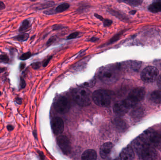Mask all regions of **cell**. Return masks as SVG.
<instances>
[{
	"instance_id": "6da1fadb",
	"label": "cell",
	"mask_w": 161,
	"mask_h": 160,
	"mask_svg": "<svg viewBox=\"0 0 161 160\" xmlns=\"http://www.w3.org/2000/svg\"><path fill=\"white\" fill-rule=\"evenodd\" d=\"M73 97L75 102L82 107L90 105L92 100L91 92L83 87L74 89L73 92Z\"/></svg>"
},
{
	"instance_id": "7a4b0ae2",
	"label": "cell",
	"mask_w": 161,
	"mask_h": 160,
	"mask_svg": "<svg viewBox=\"0 0 161 160\" xmlns=\"http://www.w3.org/2000/svg\"><path fill=\"white\" fill-rule=\"evenodd\" d=\"M99 78L103 82L108 84L114 83L118 78V71L114 66L104 67L99 72Z\"/></svg>"
},
{
	"instance_id": "3957f363",
	"label": "cell",
	"mask_w": 161,
	"mask_h": 160,
	"mask_svg": "<svg viewBox=\"0 0 161 160\" xmlns=\"http://www.w3.org/2000/svg\"><path fill=\"white\" fill-rule=\"evenodd\" d=\"M112 93L106 90H99L92 93V100L98 106L107 107L110 104L112 99Z\"/></svg>"
},
{
	"instance_id": "277c9868",
	"label": "cell",
	"mask_w": 161,
	"mask_h": 160,
	"mask_svg": "<svg viewBox=\"0 0 161 160\" xmlns=\"http://www.w3.org/2000/svg\"><path fill=\"white\" fill-rule=\"evenodd\" d=\"M146 96V90L144 88L138 87L135 88L129 92L125 101L129 108H133L137 104L142 101Z\"/></svg>"
},
{
	"instance_id": "5b68a950",
	"label": "cell",
	"mask_w": 161,
	"mask_h": 160,
	"mask_svg": "<svg viewBox=\"0 0 161 160\" xmlns=\"http://www.w3.org/2000/svg\"><path fill=\"white\" fill-rule=\"evenodd\" d=\"M136 153L139 158L142 160H154L157 157V151L154 146L150 145H144Z\"/></svg>"
},
{
	"instance_id": "8992f818",
	"label": "cell",
	"mask_w": 161,
	"mask_h": 160,
	"mask_svg": "<svg viewBox=\"0 0 161 160\" xmlns=\"http://www.w3.org/2000/svg\"><path fill=\"white\" fill-rule=\"evenodd\" d=\"M159 71L154 66H148L146 67L142 72L141 78L144 82L152 83L157 80Z\"/></svg>"
},
{
	"instance_id": "52a82bcc",
	"label": "cell",
	"mask_w": 161,
	"mask_h": 160,
	"mask_svg": "<svg viewBox=\"0 0 161 160\" xmlns=\"http://www.w3.org/2000/svg\"><path fill=\"white\" fill-rule=\"evenodd\" d=\"M54 108L58 113L65 114L68 112L70 109V102L66 97H60L55 102Z\"/></svg>"
},
{
	"instance_id": "ba28073f",
	"label": "cell",
	"mask_w": 161,
	"mask_h": 160,
	"mask_svg": "<svg viewBox=\"0 0 161 160\" xmlns=\"http://www.w3.org/2000/svg\"><path fill=\"white\" fill-rule=\"evenodd\" d=\"M57 143L64 154L67 155L71 153V144L66 136L62 135L58 137L57 138Z\"/></svg>"
},
{
	"instance_id": "9c48e42d",
	"label": "cell",
	"mask_w": 161,
	"mask_h": 160,
	"mask_svg": "<svg viewBox=\"0 0 161 160\" xmlns=\"http://www.w3.org/2000/svg\"><path fill=\"white\" fill-rule=\"evenodd\" d=\"M51 126L53 133L56 135L63 133L64 128L63 121L61 118L56 117L53 118L51 121Z\"/></svg>"
},
{
	"instance_id": "30bf717a",
	"label": "cell",
	"mask_w": 161,
	"mask_h": 160,
	"mask_svg": "<svg viewBox=\"0 0 161 160\" xmlns=\"http://www.w3.org/2000/svg\"><path fill=\"white\" fill-rule=\"evenodd\" d=\"M130 108L125 100L117 101L113 106V110L116 115L122 116L127 113Z\"/></svg>"
},
{
	"instance_id": "8fae6325",
	"label": "cell",
	"mask_w": 161,
	"mask_h": 160,
	"mask_svg": "<svg viewBox=\"0 0 161 160\" xmlns=\"http://www.w3.org/2000/svg\"><path fill=\"white\" fill-rule=\"evenodd\" d=\"M134 152L131 146H127L124 148L120 154V159L122 160H133L134 158Z\"/></svg>"
},
{
	"instance_id": "7c38bea8",
	"label": "cell",
	"mask_w": 161,
	"mask_h": 160,
	"mask_svg": "<svg viewBox=\"0 0 161 160\" xmlns=\"http://www.w3.org/2000/svg\"><path fill=\"white\" fill-rule=\"evenodd\" d=\"M113 148V144L110 142L105 143L100 147V154L102 159H106L110 154Z\"/></svg>"
},
{
	"instance_id": "4fadbf2b",
	"label": "cell",
	"mask_w": 161,
	"mask_h": 160,
	"mask_svg": "<svg viewBox=\"0 0 161 160\" xmlns=\"http://www.w3.org/2000/svg\"><path fill=\"white\" fill-rule=\"evenodd\" d=\"M108 12L111 15L114 16L116 18H117L123 21L124 22H127L128 21V18L127 17L126 15H125L124 13L121 12V11L114 10L112 8H109L108 9Z\"/></svg>"
},
{
	"instance_id": "5bb4252c",
	"label": "cell",
	"mask_w": 161,
	"mask_h": 160,
	"mask_svg": "<svg viewBox=\"0 0 161 160\" xmlns=\"http://www.w3.org/2000/svg\"><path fill=\"white\" fill-rule=\"evenodd\" d=\"M114 125L117 130L119 132H124L127 129V125L126 122L121 118H116L114 120Z\"/></svg>"
},
{
	"instance_id": "9a60e30c",
	"label": "cell",
	"mask_w": 161,
	"mask_h": 160,
	"mask_svg": "<svg viewBox=\"0 0 161 160\" xmlns=\"http://www.w3.org/2000/svg\"><path fill=\"white\" fill-rule=\"evenodd\" d=\"M97 158L96 152L92 149L85 151L82 155V159L83 160H95Z\"/></svg>"
},
{
	"instance_id": "2e32d148",
	"label": "cell",
	"mask_w": 161,
	"mask_h": 160,
	"mask_svg": "<svg viewBox=\"0 0 161 160\" xmlns=\"http://www.w3.org/2000/svg\"><path fill=\"white\" fill-rule=\"evenodd\" d=\"M150 145L154 147L161 148V134L155 132L152 137Z\"/></svg>"
},
{
	"instance_id": "e0dca14e",
	"label": "cell",
	"mask_w": 161,
	"mask_h": 160,
	"mask_svg": "<svg viewBox=\"0 0 161 160\" xmlns=\"http://www.w3.org/2000/svg\"><path fill=\"white\" fill-rule=\"evenodd\" d=\"M134 108L132 111V116L133 118L136 119H140L144 115L145 110L141 106H137L134 107Z\"/></svg>"
},
{
	"instance_id": "ac0fdd59",
	"label": "cell",
	"mask_w": 161,
	"mask_h": 160,
	"mask_svg": "<svg viewBox=\"0 0 161 160\" xmlns=\"http://www.w3.org/2000/svg\"><path fill=\"white\" fill-rule=\"evenodd\" d=\"M148 10L152 13L161 12V0H154L148 7Z\"/></svg>"
},
{
	"instance_id": "d6986e66",
	"label": "cell",
	"mask_w": 161,
	"mask_h": 160,
	"mask_svg": "<svg viewBox=\"0 0 161 160\" xmlns=\"http://www.w3.org/2000/svg\"><path fill=\"white\" fill-rule=\"evenodd\" d=\"M150 100L155 104H161V89L153 92L150 95Z\"/></svg>"
},
{
	"instance_id": "ffe728a7",
	"label": "cell",
	"mask_w": 161,
	"mask_h": 160,
	"mask_svg": "<svg viewBox=\"0 0 161 160\" xmlns=\"http://www.w3.org/2000/svg\"><path fill=\"white\" fill-rule=\"evenodd\" d=\"M124 32H125V31H120L119 33L116 34L114 36L112 37L107 43L102 45V47L107 46H109L110 45L114 43V42H116V41H117L120 39L122 35L124 34Z\"/></svg>"
},
{
	"instance_id": "44dd1931",
	"label": "cell",
	"mask_w": 161,
	"mask_h": 160,
	"mask_svg": "<svg viewBox=\"0 0 161 160\" xmlns=\"http://www.w3.org/2000/svg\"><path fill=\"white\" fill-rule=\"evenodd\" d=\"M55 2L53 1H48L41 3L39 5H37L36 7H35V9L36 10H42L44 9H49L53 7L54 6Z\"/></svg>"
},
{
	"instance_id": "7402d4cb",
	"label": "cell",
	"mask_w": 161,
	"mask_h": 160,
	"mask_svg": "<svg viewBox=\"0 0 161 160\" xmlns=\"http://www.w3.org/2000/svg\"><path fill=\"white\" fill-rule=\"evenodd\" d=\"M119 2L125 3L132 6H138L141 5L143 0H117Z\"/></svg>"
},
{
	"instance_id": "603a6c76",
	"label": "cell",
	"mask_w": 161,
	"mask_h": 160,
	"mask_svg": "<svg viewBox=\"0 0 161 160\" xmlns=\"http://www.w3.org/2000/svg\"><path fill=\"white\" fill-rule=\"evenodd\" d=\"M94 16L97 18L99 19L101 21L103 22V26L104 27H109L112 25L113 23V21L109 19L104 18L103 17L97 13H95Z\"/></svg>"
},
{
	"instance_id": "cb8c5ba5",
	"label": "cell",
	"mask_w": 161,
	"mask_h": 160,
	"mask_svg": "<svg viewBox=\"0 0 161 160\" xmlns=\"http://www.w3.org/2000/svg\"><path fill=\"white\" fill-rule=\"evenodd\" d=\"M69 7H70V5L68 3L65 2V3H61L58 5L56 8L55 10L56 13H61L68 10Z\"/></svg>"
},
{
	"instance_id": "d4e9b609",
	"label": "cell",
	"mask_w": 161,
	"mask_h": 160,
	"mask_svg": "<svg viewBox=\"0 0 161 160\" xmlns=\"http://www.w3.org/2000/svg\"><path fill=\"white\" fill-rule=\"evenodd\" d=\"M30 27V22L28 20L23 21L19 29L20 33H23L26 31Z\"/></svg>"
},
{
	"instance_id": "484cf974",
	"label": "cell",
	"mask_w": 161,
	"mask_h": 160,
	"mask_svg": "<svg viewBox=\"0 0 161 160\" xmlns=\"http://www.w3.org/2000/svg\"><path fill=\"white\" fill-rule=\"evenodd\" d=\"M29 37V35L28 34H23L14 37L13 39L15 40H17V41L23 42V41H27Z\"/></svg>"
},
{
	"instance_id": "4316f807",
	"label": "cell",
	"mask_w": 161,
	"mask_h": 160,
	"mask_svg": "<svg viewBox=\"0 0 161 160\" xmlns=\"http://www.w3.org/2000/svg\"><path fill=\"white\" fill-rule=\"evenodd\" d=\"M129 64H130V68L133 71H137L140 69L142 63L138 61H132L129 63Z\"/></svg>"
},
{
	"instance_id": "83f0119b",
	"label": "cell",
	"mask_w": 161,
	"mask_h": 160,
	"mask_svg": "<svg viewBox=\"0 0 161 160\" xmlns=\"http://www.w3.org/2000/svg\"><path fill=\"white\" fill-rule=\"evenodd\" d=\"M88 8H89V5L87 4L84 3L83 4H80L78 10H77V12L79 13H82Z\"/></svg>"
},
{
	"instance_id": "f1b7e54d",
	"label": "cell",
	"mask_w": 161,
	"mask_h": 160,
	"mask_svg": "<svg viewBox=\"0 0 161 160\" xmlns=\"http://www.w3.org/2000/svg\"><path fill=\"white\" fill-rule=\"evenodd\" d=\"M10 61L9 56L7 55L3 54L0 55V63L7 64Z\"/></svg>"
},
{
	"instance_id": "f546056e",
	"label": "cell",
	"mask_w": 161,
	"mask_h": 160,
	"mask_svg": "<svg viewBox=\"0 0 161 160\" xmlns=\"http://www.w3.org/2000/svg\"><path fill=\"white\" fill-rule=\"evenodd\" d=\"M31 56H32V54H31V52H27V53H24L21 56H20L19 59L20 60H23V61H25V60L29 59L30 57H31Z\"/></svg>"
},
{
	"instance_id": "4dcf8cb0",
	"label": "cell",
	"mask_w": 161,
	"mask_h": 160,
	"mask_svg": "<svg viewBox=\"0 0 161 160\" xmlns=\"http://www.w3.org/2000/svg\"><path fill=\"white\" fill-rule=\"evenodd\" d=\"M66 27L60 24H56L53 25L52 27L53 31H57L61 30L64 29Z\"/></svg>"
},
{
	"instance_id": "1f68e13d",
	"label": "cell",
	"mask_w": 161,
	"mask_h": 160,
	"mask_svg": "<svg viewBox=\"0 0 161 160\" xmlns=\"http://www.w3.org/2000/svg\"><path fill=\"white\" fill-rule=\"evenodd\" d=\"M79 32L75 31V32H74V33H72V34L69 35L66 38V39L70 40V39H74L76 38L79 36Z\"/></svg>"
},
{
	"instance_id": "d6a6232c",
	"label": "cell",
	"mask_w": 161,
	"mask_h": 160,
	"mask_svg": "<svg viewBox=\"0 0 161 160\" xmlns=\"http://www.w3.org/2000/svg\"><path fill=\"white\" fill-rule=\"evenodd\" d=\"M56 39L57 37L55 36H53L51 37L48 39L46 45L47 46H50L52 45L55 42Z\"/></svg>"
},
{
	"instance_id": "836d02e7",
	"label": "cell",
	"mask_w": 161,
	"mask_h": 160,
	"mask_svg": "<svg viewBox=\"0 0 161 160\" xmlns=\"http://www.w3.org/2000/svg\"><path fill=\"white\" fill-rule=\"evenodd\" d=\"M26 86V81L24 80V78L22 77H20L19 83V90L23 89L25 88Z\"/></svg>"
},
{
	"instance_id": "e575fe53",
	"label": "cell",
	"mask_w": 161,
	"mask_h": 160,
	"mask_svg": "<svg viewBox=\"0 0 161 160\" xmlns=\"http://www.w3.org/2000/svg\"><path fill=\"white\" fill-rule=\"evenodd\" d=\"M44 13L47 15H53L57 14L55 10L54 9H53V8L45 10L44 12Z\"/></svg>"
},
{
	"instance_id": "d590c367",
	"label": "cell",
	"mask_w": 161,
	"mask_h": 160,
	"mask_svg": "<svg viewBox=\"0 0 161 160\" xmlns=\"http://www.w3.org/2000/svg\"><path fill=\"white\" fill-rule=\"evenodd\" d=\"M41 64L40 62H36V63H33L31 64L32 68L35 70L38 69L40 67H41Z\"/></svg>"
},
{
	"instance_id": "8d00e7d4",
	"label": "cell",
	"mask_w": 161,
	"mask_h": 160,
	"mask_svg": "<svg viewBox=\"0 0 161 160\" xmlns=\"http://www.w3.org/2000/svg\"><path fill=\"white\" fill-rule=\"evenodd\" d=\"M94 84H95V81L92 80L91 81L84 84V86L83 87L86 88H89V87H91L94 86Z\"/></svg>"
},
{
	"instance_id": "74e56055",
	"label": "cell",
	"mask_w": 161,
	"mask_h": 160,
	"mask_svg": "<svg viewBox=\"0 0 161 160\" xmlns=\"http://www.w3.org/2000/svg\"><path fill=\"white\" fill-rule=\"evenodd\" d=\"M52 57H53V56H49V57H48L47 58H46L45 60H44L43 64L44 67H46V66H47L49 61H51V59H52Z\"/></svg>"
},
{
	"instance_id": "f35d334b",
	"label": "cell",
	"mask_w": 161,
	"mask_h": 160,
	"mask_svg": "<svg viewBox=\"0 0 161 160\" xmlns=\"http://www.w3.org/2000/svg\"><path fill=\"white\" fill-rule=\"evenodd\" d=\"M99 40H100V39L99 38H97L96 37H92L91 38L88 39L87 41H89V42H96Z\"/></svg>"
},
{
	"instance_id": "ab89813d",
	"label": "cell",
	"mask_w": 161,
	"mask_h": 160,
	"mask_svg": "<svg viewBox=\"0 0 161 160\" xmlns=\"http://www.w3.org/2000/svg\"><path fill=\"white\" fill-rule=\"evenodd\" d=\"M157 84L158 87L161 89V74L160 76H158V78L157 79Z\"/></svg>"
},
{
	"instance_id": "60d3db41",
	"label": "cell",
	"mask_w": 161,
	"mask_h": 160,
	"mask_svg": "<svg viewBox=\"0 0 161 160\" xmlns=\"http://www.w3.org/2000/svg\"><path fill=\"white\" fill-rule=\"evenodd\" d=\"M5 8H6V6H5L4 2L0 1V10H4L5 9Z\"/></svg>"
},
{
	"instance_id": "b9f144b4",
	"label": "cell",
	"mask_w": 161,
	"mask_h": 160,
	"mask_svg": "<svg viewBox=\"0 0 161 160\" xmlns=\"http://www.w3.org/2000/svg\"><path fill=\"white\" fill-rule=\"evenodd\" d=\"M7 129H8L9 131H12L14 130V127L13 125H7Z\"/></svg>"
},
{
	"instance_id": "7bdbcfd3",
	"label": "cell",
	"mask_w": 161,
	"mask_h": 160,
	"mask_svg": "<svg viewBox=\"0 0 161 160\" xmlns=\"http://www.w3.org/2000/svg\"><path fill=\"white\" fill-rule=\"evenodd\" d=\"M15 101H16L18 104H20H20H21V103H22V99L19 97L16 98V99H15Z\"/></svg>"
},
{
	"instance_id": "ee69618b",
	"label": "cell",
	"mask_w": 161,
	"mask_h": 160,
	"mask_svg": "<svg viewBox=\"0 0 161 160\" xmlns=\"http://www.w3.org/2000/svg\"><path fill=\"white\" fill-rule=\"evenodd\" d=\"M25 66H26V64L24 63H22L21 64H20V71H22L23 69L25 68Z\"/></svg>"
},
{
	"instance_id": "f6af8a7d",
	"label": "cell",
	"mask_w": 161,
	"mask_h": 160,
	"mask_svg": "<svg viewBox=\"0 0 161 160\" xmlns=\"http://www.w3.org/2000/svg\"><path fill=\"white\" fill-rule=\"evenodd\" d=\"M38 154H39L40 158H41V159H44V154L40 151H38Z\"/></svg>"
},
{
	"instance_id": "bcb514c9",
	"label": "cell",
	"mask_w": 161,
	"mask_h": 160,
	"mask_svg": "<svg viewBox=\"0 0 161 160\" xmlns=\"http://www.w3.org/2000/svg\"><path fill=\"white\" fill-rule=\"evenodd\" d=\"M6 70V68L3 67H0V73L3 72Z\"/></svg>"
},
{
	"instance_id": "7dc6e473",
	"label": "cell",
	"mask_w": 161,
	"mask_h": 160,
	"mask_svg": "<svg viewBox=\"0 0 161 160\" xmlns=\"http://www.w3.org/2000/svg\"><path fill=\"white\" fill-rule=\"evenodd\" d=\"M136 12V10H132V11L129 12V13H130V14H132V15H134V14H135Z\"/></svg>"
},
{
	"instance_id": "c3c4849f",
	"label": "cell",
	"mask_w": 161,
	"mask_h": 160,
	"mask_svg": "<svg viewBox=\"0 0 161 160\" xmlns=\"http://www.w3.org/2000/svg\"><path fill=\"white\" fill-rule=\"evenodd\" d=\"M29 1H30L34 2L36 1V0H29Z\"/></svg>"
},
{
	"instance_id": "681fc988",
	"label": "cell",
	"mask_w": 161,
	"mask_h": 160,
	"mask_svg": "<svg viewBox=\"0 0 161 160\" xmlns=\"http://www.w3.org/2000/svg\"><path fill=\"white\" fill-rule=\"evenodd\" d=\"M2 93L1 92H0V96L2 95Z\"/></svg>"
}]
</instances>
